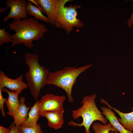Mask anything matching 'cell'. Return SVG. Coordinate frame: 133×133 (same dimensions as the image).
<instances>
[{
    "label": "cell",
    "instance_id": "cell-24",
    "mask_svg": "<svg viewBox=\"0 0 133 133\" xmlns=\"http://www.w3.org/2000/svg\"><path fill=\"white\" fill-rule=\"evenodd\" d=\"M29 1L31 2L32 3H33L36 5H37L38 7V8H39L41 11L43 12H44L45 13V12L44 11V10L42 9L38 5V4L36 2L35 0H28Z\"/></svg>",
    "mask_w": 133,
    "mask_h": 133
},
{
    "label": "cell",
    "instance_id": "cell-26",
    "mask_svg": "<svg viewBox=\"0 0 133 133\" xmlns=\"http://www.w3.org/2000/svg\"><path fill=\"white\" fill-rule=\"evenodd\" d=\"M109 133H118V132H115L113 131H111Z\"/></svg>",
    "mask_w": 133,
    "mask_h": 133
},
{
    "label": "cell",
    "instance_id": "cell-12",
    "mask_svg": "<svg viewBox=\"0 0 133 133\" xmlns=\"http://www.w3.org/2000/svg\"><path fill=\"white\" fill-rule=\"evenodd\" d=\"M0 89H1L2 92H6L8 95V98L5 102L8 111L7 114L13 117L19 105V95L15 92L10 91L5 87Z\"/></svg>",
    "mask_w": 133,
    "mask_h": 133
},
{
    "label": "cell",
    "instance_id": "cell-16",
    "mask_svg": "<svg viewBox=\"0 0 133 133\" xmlns=\"http://www.w3.org/2000/svg\"><path fill=\"white\" fill-rule=\"evenodd\" d=\"M26 6V10L28 15L33 16L34 19L42 21L46 23H48L47 17L43 15L42 12L38 8L34 6L32 3L28 0Z\"/></svg>",
    "mask_w": 133,
    "mask_h": 133
},
{
    "label": "cell",
    "instance_id": "cell-10",
    "mask_svg": "<svg viewBox=\"0 0 133 133\" xmlns=\"http://www.w3.org/2000/svg\"><path fill=\"white\" fill-rule=\"evenodd\" d=\"M63 113L60 111L44 112L40 113L39 115L47 119L49 127L57 130L61 128L64 123Z\"/></svg>",
    "mask_w": 133,
    "mask_h": 133
},
{
    "label": "cell",
    "instance_id": "cell-19",
    "mask_svg": "<svg viewBox=\"0 0 133 133\" xmlns=\"http://www.w3.org/2000/svg\"><path fill=\"white\" fill-rule=\"evenodd\" d=\"M13 39L12 37V35L10 33L6 32L5 29H0V45L2 46L4 43L12 42Z\"/></svg>",
    "mask_w": 133,
    "mask_h": 133
},
{
    "label": "cell",
    "instance_id": "cell-7",
    "mask_svg": "<svg viewBox=\"0 0 133 133\" xmlns=\"http://www.w3.org/2000/svg\"><path fill=\"white\" fill-rule=\"evenodd\" d=\"M27 3L25 0H7L5 4L7 8H10V11L8 15L3 18V21L5 22L12 18L15 21L27 18L28 15L26 10Z\"/></svg>",
    "mask_w": 133,
    "mask_h": 133
},
{
    "label": "cell",
    "instance_id": "cell-22",
    "mask_svg": "<svg viewBox=\"0 0 133 133\" xmlns=\"http://www.w3.org/2000/svg\"><path fill=\"white\" fill-rule=\"evenodd\" d=\"M10 129L9 128L5 127L0 126V133H10Z\"/></svg>",
    "mask_w": 133,
    "mask_h": 133
},
{
    "label": "cell",
    "instance_id": "cell-1",
    "mask_svg": "<svg viewBox=\"0 0 133 133\" xmlns=\"http://www.w3.org/2000/svg\"><path fill=\"white\" fill-rule=\"evenodd\" d=\"M9 26L15 32L12 35V47L23 44L26 47L32 48L33 41H38L43 38L44 33L48 31L44 24L32 17L23 20H13L9 23Z\"/></svg>",
    "mask_w": 133,
    "mask_h": 133
},
{
    "label": "cell",
    "instance_id": "cell-23",
    "mask_svg": "<svg viewBox=\"0 0 133 133\" xmlns=\"http://www.w3.org/2000/svg\"><path fill=\"white\" fill-rule=\"evenodd\" d=\"M132 1H133V0ZM127 23L129 28L131 27L133 25V11L130 17L128 20Z\"/></svg>",
    "mask_w": 133,
    "mask_h": 133
},
{
    "label": "cell",
    "instance_id": "cell-3",
    "mask_svg": "<svg viewBox=\"0 0 133 133\" xmlns=\"http://www.w3.org/2000/svg\"><path fill=\"white\" fill-rule=\"evenodd\" d=\"M97 97L96 94L84 97L81 101L82 106L77 109L72 111V115L74 119H76L80 117L83 118V121L80 123L71 120L68 123L71 126L81 127L83 126L85 133H91L90 128L95 121L98 120L104 124H107V119L102 114L96 105L95 100Z\"/></svg>",
    "mask_w": 133,
    "mask_h": 133
},
{
    "label": "cell",
    "instance_id": "cell-9",
    "mask_svg": "<svg viewBox=\"0 0 133 133\" xmlns=\"http://www.w3.org/2000/svg\"><path fill=\"white\" fill-rule=\"evenodd\" d=\"M45 12L49 20L48 23L54 25L55 15L58 0H35Z\"/></svg>",
    "mask_w": 133,
    "mask_h": 133
},
{
    "label": "cell",
    "instance_id": "cell-6",
    "mask_svg": "<svg viewBox=\"0 0 133 133\" xmlns=\"http://www.w3.org/2000/svg\"><path fill=\"white\" fill-rule=\"evenodd\" d=\"M66 99L64 96L46 94L39 100L40 103L39 113L44 112L60 111L64 113V102Z\"/></svg>",
    "mask_w": 133,
    "mask_h": 133
},
{
    "label": "cell",
    "instance_id": "cell-14",
    "mask_svg": "<svg viewBox=\"0 0 133 133\" xmlns=\"http://www.w3.org/2000/svg\"><path fill=\"white\" fill-rule=\"evenodd\" d=\"M102 112L108 120L112 126L115 128L120 133H133L126 129L118 121L117 118L111 109L104 107H101Z\"/></svg>",
    "mask_w": 133,
    "mask_h": 133
},
{
    "label": "cell",
    "instance_id": "cell-18",
    "mask_svg": "<svg viewBox=\"0 0 133 133\" xmlns=\"http://www.w3.org/2000/svg\"><path fill=\"white\" fill-rule=\"evenodd\" d=\"M18 128L21 133H44L39 123L31 128L25 127L21 125Z\"/></svg>",
    "mask_w": 133,
    "mask_h": 133
},
{
    "label": "cell",
    "instance_id": "cell-4",
    "mask_svg": "<svg viewBox=\"0 0 133 133\" xmlns=\"http://www.w3.org/2000/svg\"><path fill=\"white\" fill-rule=\"evenodd\" d=\"M92 65L90 64L78 68L67 66L55 72L49 71L47 76L46 84L53 85L63 89L66 93L68 101L72 103L74 100L72 95V91L77 79L82 73Z\"/></svg>",
    "mask_w": 133,
    "mask_h": 133
},
{
    "label": "cell",
    "instance_id": "cell-13",
    "mask_svg": "<svg viewBox=\"0 0 133 133\" xmlns=\"http://www.w3.org/2000/svg\"><path fill=\"white\" fill-rule=\"evenodd\" d=\"M20 104L15 114L13 117V123L17 127L23 123L28 117V111L32 107H28L25 104V98L21 97L20 99Z\"/></svg>",
    "mask_w": 133,
    "mask_h": 133
},
{
    "label": "cell",
    "instance_id": "cell-20",
    "mask_svg": "<svg viewBox=\"0 0 133 133\" xmlns=\"http://www.w3.org/2000/svg\"><path fill=\"white\" fill-rule=\"evenodd\" d=\"M2 92L1 89H0V110L2 116L4 117L6 115L4 110V104L7 99L3 97L2 95Z\"/></svg>",
    "mask_w": 133,
    "mask_h": 133
},
{
    "label": "cell",
    "instance_id": "cell-21",
    "mask_svg": "<svg viewBox=\"0 0 133 133\" xmlns=\"http://www.w3.org/2000/svg\"><path fill=\"white\" fill-rule=\"evenodd\" d=\"M10 129V133H21L19 130L18 127L13 122L11 123L9 126Z\"/></svg>",
    "mask_w": 133,
    "mask_h": 133
},
{
    "label": "cell",
    "instance_id": "cell-25",
    "mask_svg": "<svg viewBox=\"0 0 133 133\" xmlns=\"http://www.w3.org/2000/svg\"><path fill=\"white\" fill-rule=\"evenodd\" d=\"M7 7H6L5 8H4L2 7H0V13L1 12H2L4 11H5V10L7 9Z\"/></svg>",
    "mask_w": 133,
    "mask_h": 133
},
{
    "label": "cell",
    "instance_id": "cell-5",
    "mask_svg": "<svg viewBox=\"0 0 133 133\" xmlns=\"http://www.w3.org/2000/svg\"><path fill=\"white\" fill-rule=\"evenodd\" d=\"M71 0H58L55 20L54 25L58 28L65 30L68 34L72 31L74 27L80 28L84 24L77 18V10L81 6L70 4L65 6V4Z\"/></svg>",
    "mask_w": 133,
    "mask_h": 133
},
{
    "label": "cell",
    "instance_id": "cell-11",
    "mask_svg": "<svg viewBox=\"0 0 133 133\" xmlns=\"http://www.w3.org/2000/svg\"><path fill=\"white\" fill-rule=\"evenodd\" d=\"M100 101L107 105L108 107L113 109L119 116L120 118H117L121 124L127 130L133 132V110L128 113H124L116 109L113 108L109 105L107 101L103 99H100Z\"/></svg>",
    "mask_w": 133,
    "mask_h": 133
},
{
    "label": "cell",
    "instance_id": "cell-17",
    "mask_svg": "<svg viewBox=\"0 0 133 133\" xmlns=\"http://www.w3.org/2000/svg\"><path fill=\"white\" fill-rule=\"evenodd\" d=\"M92 128L95 133H109L111 131L118 132L110 123L103 125L99 123L95 122L92 124Z\"/></svg>",
    "mask_w": 133,
    "mask_h": 133
},
{
    "label": "cell",
    "instance_id": "cell-2",
    "mask_svg": "<svg viewBox=\"0 0 133 133\" xmlns=\"http://www.w3.org/2000/svg\"><path fill=\"white\" fill-rule=\"evenodd\" d=\"M24 58L25 62L28 67L25 74L27 84L32 96L36 101L41 89L46 85L47 76L50 71L39 64V56L36 54L27 53Z\"/></svg>",
    "mask_w": 133,
    "mask_h": 133
},
{
    "label": "cell",
    "instance_id": "cell-8",
    "mask_svg": "<svg viewBox=\"0 0 133 133\" xmlns=\"http://www.w3.org/2000/svg\"><path fill=\"white\" fill-rule=\"evenodd\" d=\"M5 87L10 91L15 92L19 95L28 86L27 83L23 81V75H21L15 79H12L6 76L3 71L0 70V88Z\"/></svg>",
    "mask_w": 133,
    "mask_h": 133
},
{
    "label": "cell",
    "instance_id": "cell-15",
    "mask_svg": "<svg viewBox=\"0 0 133 133\" xmlns=\"http://www.w3.org/2000/svg\"><path fill=\"white\" fill-rule=\"evenodd\" d=\"M40 102L38 100L36 101L29 112L27 119L21 125L26 127L31 128L34 126L40 118Z\"/></svg>",
    "mask_w": 133,
    "mask_h": 133
}]
</instances>
